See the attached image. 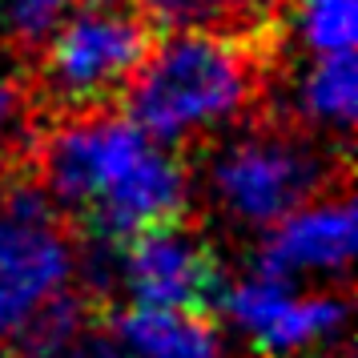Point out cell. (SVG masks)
Returning a JSON list of instances; mask_svg holds the SVG:
<instances>
[{"instance_id":"obj_1","label":"cell","mask_w":358,"mask_h":358,"mask_svg":"<svg viewBox=\"0 0 358 358\" xmlns=\"http://www.w3.org/2000/svg\"><path fill=\"white\" fill-rule=\"evenodd\" d=\"M282 36L165 33L125 89V117L169 149L238 125L262 109Z\"/></svg>"},{"instance_id":"obj_2","label":"cell","mask_w":358,"mask_h":358,"mask_svg":"<svg viewBox=\"0 0 358 358\" xmlns=\"http://www.w3.org/2000/svg\"><path fill=\"white\" fill-rule=\"evenodd\" d=\"M153 45L157 33L137 8L81 4L45 36V45L33 57H24V121L117 109Z\"/></svg>"},{"instance_id":"obj_3","label":"cell","mask_w":358,"mask_h":358,"mask_svg":"<svg viewBox=\"0 0 358 358\" xmlns=\"http://www.w3.org/2000/svg\"><path fill=\"white\" fill-rule=\"evenodd\" d=\"M206 189L238 229H270L314 197L350 189V157L342 145L326 149L290 121H266L213 157Z\"/></svg>"},{"instance_id":"obj_4","label":"cell","mask_w":358,"mask_h":358,"mask_svg":"<svg viewBox=\"0 0 358 358\" xmlns=\"http://www.w3.org/2000/svg\"><path fill=\"white\" fill-rule=\"evenodd\" d=\"M113 274L137 306H169L210 314L226 290L222 258L189 217L141 229L113 250Z\"/></svg>"},{"instance_id":"obj_5","label":"cell","mask_w":358,"mask_h":358,"mask_svg":"<svg viewBox=\"0 0 358 358\" xmlns=\"http://www.w3.org/2000/svg\"><path fill=\"white\" fill-rule=\"evenodd\" d=\"M217 306L254 342L262 358H294L346 330L350 294H298L294 282L254 274L226 286Z\"/></svg>"},{"instance_id":"obj_6","label":"cell","mask_w":358,"mask_h":358,"mask_svg":"<svg viewBox=\"0 0 358 358\" xmlns=\"http://www.w3.org/2000/svg\"><path fill=\"white\" fill-rule=\"evenodd\" d=\"M355 197L350 189H330L266 229L254 270L282 282H294L298 274H330L346 282L355 266Z\"/></svg>"},{"instance_id":"obj_7","label":"cell","mask_w":358,"mask_h":358,"mask_svg":"<svg viewBox=\"0 0 358 358\" xmlns=\"http://www.w3.org/2000/svg\"><path fill=\"white\" fill-rule=\"evenodd\" d=\"M77 274L65 222H24L0 206V346Z\"/></svg>"},{"instance_id":"obj_8","label":"cell","mask_w":358,"mask_h":358,"mask_svg":"<svg viewBox=\"0 0 358 358\" xmlns=\"http://www.w3.org/2000/svg\"><path fill=\"white\" fill-rule=\"evenodd\" d=\"M101 322L129 358H226L210 314L133 302L125 310H101Z\"/></svg>"},{"instance_id":"obj_9","label":"cell","mask_w":358,"mask_h":358,"mask_svg":"<svg viewBox=\"0 0 358 358\" xmlns=\"http://www.w3.org/2000/svg\"><path fill=\"white\" fill-rule=\"evenodd\" d=\"M149 29L222 36H282L286 0H137Z\"/></svg>"},{"instance_id":"obj_10","label":"cell","mask_w":358,"mask_h":358,"mask_svg":"<svg viewBox=\"0 0 358 358\" xmlns=\"http://www.w3.org/2000/svg\"><path fill=\"white\" fill-rule=\"evenodd\" d=\"M355 109H358V69H355V49L342 52H318L310 61L306 77L298 81V109L294 121L306 133H326L338 145L355 129Z\"/></svg>"},{"instance_id":"obj_11","label":"cell","mask_w":358,"mask_h":358,"mask_svg":"<svg viewBox=\"0 0 358 358\" xmlns=\"http://www.w3.org/2000/svg\"><path fill=\"white\" fill-rule=\"evenodd\" d=\"M73 4L77 0H0V17H4V33L13 41V49L20 57H33Z\"/></svg>"},{"instance_id":"obj_12","label":"cell","mask_w":358,"mask_h":358,"mask_svg":"<svg viewBox=\"0 0 358 358\" xmlns=\"http://www.w3.org/2000/svg\"><path fill=\"white\" fill-rule=\"evenodd\" d=\"M17 117H24V93H20V77H8V81H0V133Z\"/></svg>"},{"instance_id":"obj_13","label":"cell","mask_w":358,"mask_h":358,"mask_svg":"<svg viewBox=\"0 0 358 358\" xmlns=\"http://www.w3.org/2000/svg\"><path fill=\"white\" fill-rule=\"evenodd\" d=\"M330 358H350V350H346V346H342V350H334V355Z\"/></svg>"}]
</instances>
